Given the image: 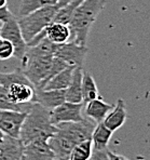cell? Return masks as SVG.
<instances>
[{"mask_svg":"<svg viewBox=\"0 0 150 160\" xmlns=\"http://www.w3.org/2000/svg\"><path fill=\"white\" fill-rule=\"evenodd\" d=\"M22 160H56L48 141L37 140L24 145Z\"/></svg>","mask_w":150,"mask_h":160,"instance_id":"11","label":"cell"},{"mask_svg":"<svg viewBox=\"0 0 150 160\" xmlns=\"http://www.w3.org/2000/svg\"><path fill=\"white\" fill-rule=\"evenodd\" d=\"M57 1L58 0H22L20 9H18V13H20V16L26 15L41 7L55 4Z\"/></svg>","mask_w":150,"mask_h":160,"instance_id":"24","label":"cell"},{"mask_svg":"<svg viewBox=\"0 0 150 160\" xmlns=\"http://www.w3.org/2000/svg\"><path fill=\"white\" fill-rule=\"evenodd\" d=\"M83 68L76 67L72 72L69 86L65 89V101L70 103H82L81 82Z\"/></svg>","mask_w":150,"mask_h":160,"instance_id":"17","label":"cell"},{"mask_svg":"<svg viewBox=\"0 0 150 160\" xmlns=\"http://www.w3.org/2000/svg\"><path fill=\"white\" fill-rule=\"evenodd\" d=\"M21 61L23 65V72L35 87V90H41L54 75L65 68L71 67L54 55H24Z\"/></svg>","mask_w":150,"mask_h":160,"instance_id":"3","label":"cell"},{"mask_svg":"<svg viewBox=\"0 0 150 160\" xmlns=\"http://www.w3.org/2000/svg\"><path fill=\"white\" fill-rule=\"evenodd\" d=\"M67 0H58L55 4L41 7L17 18V23L20 25L23 38L26 43L53 22V18L57 10Z\"/></svg>","mask_w":150,"mask_h":160,"instance_id":"5","label":"cell"},{"mask_svg":"<svg viewBox=\"0 0 150 160\" xmlns=\"http://www.w3.org/2000/svg\"><path fill=\"white\" fill-rule=\"evenodd\" d=\"M126 118H128V115H126L125 102L122 98H118L117 103L114 105V107L111 108V110L107 114V116L102 122L112 132H114L125 123Z\"/></svg>","mask_w":150,"mask_h":160,"instance_id":"13","label":"cell"},{"mask_svg":"<svg viewBox=\"0 0 150 160\" xmlns=\"http://www.w3.org/2000/svg\"><path fill=\"white\" fill-rule=\"evenodd\" d=\"M14 14L9 10L8 6L0 7V22L4 23L8 20H10L11 18H13Z\"/></svg>","mask_w":150,"mask_h":160,"instance_id":"27","label":"cell"},{"mask_svg":"<svg viewBox=\"0 0 150 160\" xmlns=\"http://www.w3.org/2000/svg\"><path fill=\"white\" fill-rule=\"evenodd\" d=\"M0 37L9 40L14 47V58L22 60L27 50V44L23 38L20 25L17 23V18L13 16L7 22L2 23L0 27Z\"/></svg>","mask_w":150,"mask_h":160,"instance_id":"7","label":"cell"},{"mask_svg":"<svg viewBox=\"0 0 150 160\" xmlns=\"http://www.w3.org/2000/svg\"><path fill=\"white\" fill-rule=\"evenodd\" d=\"M93 152V144L92 141L85 140L80 142L72 147L70 152L68 160H88L91 157Z\"/></svg>","mask_w":150,"mask_h":160,"instance_id":"23","label":"cell"},{"mask_svg":"<svg viewBox=\"0 0 150 160\" xmlns=\"http://www.w3.org/2000/svg\"><path fill=\"white\" fill-rule=\"evenodd\" d=\"M105 4V0H83L77 7L68 23L70 41L80 46H86L91 28Z\"/></svg>","mask_w":150,"mask_h":160,"instance_id":"4","label":"cell"},{"mask_svg":"<svg viewBox=\"0 0 150 160\" xmlns=\"http://www.w3.org/2000/svg\"><path fill=\"white\" fill-rule=\"evenodd\" d=\"M88 53V47L80 46L72 41L57 44L54 56L64 61L68 66L83 67V63Z\"/></svg>","mask_w":150,"mask_h":160,"instance_id":"8","label":"cell"},{"mask_svg":"<svg viewBox=\"0 0 150 160\" xmlns=\"http://www.w3.org/2000/svg\"><path fill=\"white\" fill-rule=\"evenodd\" d=\"M88 160H109L108 154H107V149L105 150H97L93 149L92 155Z\"/></svg>","mask_w":150,"mask_h":160,"instance_id":"26","label":"cell"},{"mask_svg":"<svg viewBox=\"0 0 150 160\" xmlns=\"http://www.w3.org/2000/svg\"><path fill=\"white\" fill-rule=\"evenodd\" d=\"M74 67H67L52 77L41 90H65L71 80Z\"/></svg>","mask_w":150,"mask_h":160,"instance_id":"20","label":"cell"},{"mask_svg":"<svg viewBox=\"0 0 150 160\" xmlns=\"http://www.w3.org/2000/svg\"><path fill=\"white\" fill-rule=\"evenodd\" d=\"M84 105H85V107L83 108L85 117L92 119L96 123L102 122L105 117L107 116V114L111 110V108L114 107V105L108 104L99 98H94Z\"/></svg>","mask_w":150,"mask_h":160,"instance_id":"16","label":"cell"},{"mask_svg":"<svg viewBox=\"0 0 150 160\" xmlns=\"http://www.w3.org/2000/svg\"><path fill=\"white\" fill-rule=\"evenodd\" d=\"M48 144L52 149L56 160H68L70 152L75 146L68 138L57 131H55V133L48 140Z\"/></svg>","mask_w":150,"mask_h":160,"instance_id":"14","label":"cell"},{"mask_svg":"<svg viewBox=\"0 0 150 160\" xmlns=\"http://www.w3.org/2000/svg\"><path fill=\"white\" fill-rule=\"evenodd\" d=\"M55 131L56 127L51 120V110L36 102L29 103L20 132V140L23 144L37 140L48 141Z\"/></svg>","mask_w":150,"mask_h":160,"instance_id":"2","label":"cell"},{"mask_svg":"<svg viewBox=\"0 0 150 160\" xmlns=\"http://www.w3.org/2000/svg\"><path fill=\"white\" fill-rule=\"evenodd\" d=\"M112 131L107 128L103 122L96 123L94 130L92 132L91 141L93 144V149L97 150H105L108 147L110 138L112 136Z\"/></svg>","mask_w":150,"mask_h":160,"instance_id":"19","label":"cell"},{"mask_svg":"<svg viewBox=\"0 0 150 160\" xmlns=\"http://www.w3.org/2000/svg\"><path fill=\"white\" fill-rule=\"evenodd\" d=\"M107 154H108V157H109V160H128L126 159L124 156H121V155H118V154H114L112 152H109L107 149Z\"/></svg>","mask_w":150,"mask_h":160,"instance_id":"28","label":"cell"},{"mask_svg":"<svg viewBox=\"0 0 150 160\" xmlns=\"http://www.w3.org/2000/svg\"><path fill=\"white\" fill-rule=\"evenodd\" d=\"M81 92H82V103L86 104L90 101L98 98V88L93 76L86 70H83L81 82Z\"/></svg>","mask_w":150,"mask_h":160,"instance_id":"21","label":"cell"},{"mask_svg":"<svg viewBox=\"0 0 150 160\" xmlns=\"http://www.w3.org/2000/svg\"><path fill=\"white\" fill-rule=\"evenodd\" d=\"M26 117V112L0 109V131L12 138H20V132Z\"/></svg>","mask_w":150,"mask_h":160,"instance_id":"9","label":"cell"},{"mask_svg":"<svg viewBox=\"0 0 150 160\" xmlns=\"http://www.w3.org/2000/svg\"><path fill=\"white\" fill-rule=\"evenodd\" d=\"M83 103H70L65 101L51 110V120L53 124L60 122L79 121L83 118Z\"/></svg>","mask_w":150,"mask_h":160,"instance_id":"10","label":"cell"},{"mask_svg":"<svg viewBox=\"0 0 150 160\" xmlns=\"http://www.w3.org/2000/svg\"><path fill=\"white\" fill-rule=\"evenodd\" d=\"M3 136H4V134L2 131H0V145H1V143H2V140H3Z\"/></svg>","mask_w":150,"mask_h":160,"instance_id":"30","label":"cell"},{"mask_svg":"<svg viewBox=\"0 0 150 160\" xmlns=\"http://www.w3.org/2000/svg\"><path fill=\"white\" fill-rule=\"evenodd\" d=\"M35 87L21 68L0 72V109L26 112L35 96Z\"/></svg>","mask_w":150,"mask_h":160,"instance_id":"1","label":"cell"},{"mask_svg":"<svg viewBox=\"0 0 150 160\" xmlns=\"http://www.w3.org/2000/svg\"><path fill=\"white\" fill-rule=\"evenodd\" d=\"M24 144L20 138L4 134L0 145V160H22Z\"/></svg>","mask_w":150,"mask_h":160,"instance_id":"12","label":"cell"},{"mask_svg":"<svg viewBox=\"0 0 150 160\" xmlns=\"http://www.w3.org/2000/svg\"><path fill=\"white\" fill-rule=\"evenodd\" d=\"M32 102L52 110L65 102V90H36Z\"/></svg>","mask_w":150,"mask_h":160,"instance_id":"15","label":"cell"},{"mask_svg":"<svg viewBox=\"0 0 150 160\" xmlns=\"http://www.w3.org/2000/svg\"><path fill=\"white\" fill-rule=\"evenodd\" d=\"M14 47L9 40L0 37V61H7L13 58Z\"/></svg>","mask_w":150,"mask_h":160,"instance_id":"25","label":"cell"},{"mask_svg":"<svg viewBox=\"0 0 150 160\" xmlns=\"http://www.w3.org/2000/svg\"><path fill=\"white\" fill-rule=\"evenodd\" d=\"M96 122L84 116L79 121L60 122L55 124L56 131L68 138L75 145L85 140H90Z\"/></svg>","mask_w":150,"mask_h":160,"instance_id":"6","label":"cell"},{"mask_svg":"<svg viewBox=\"0 0 150 160\" xmlns=\"http://www.w3.org/2000/svg\"><path fill=\"white\" fill-rule=\"evenodd\" d=\"M46 37L55 44H62L69 41L70 32L68 25L52 22L46 27Z\"/></svg>","mask_w":150,"mask_h":160,"instance_id":"18","label":"cell"},{"mask_svg":"<svg viewBox=\"0 0 150 160\" xmlns=\"http://www.w3.org/2000/svg\"><path fill=\"white\" fill-rule=\"evenodd\" d=\"M8 6V0H0V7Z\"/></svg>","mask_w":150,"mask_h":160,"instance_id":"29","label":"cell"},{"mask_svg":"<svg viewBox=\"0 0 150 160\" xmlns=\"http://www.w3.org/2000/svg\"><path fill=\"white\" fill-rule=\"evenodd\" d=\"M82 1H83V0H67V1L57 10V12H56V14L54 15V18H53V22L68 25L75 10H76L77 7H78Z\"/></svg>","mask_w":150,"mask_h":160,"instance_id":"22","label":"cell"}]
</instances>
